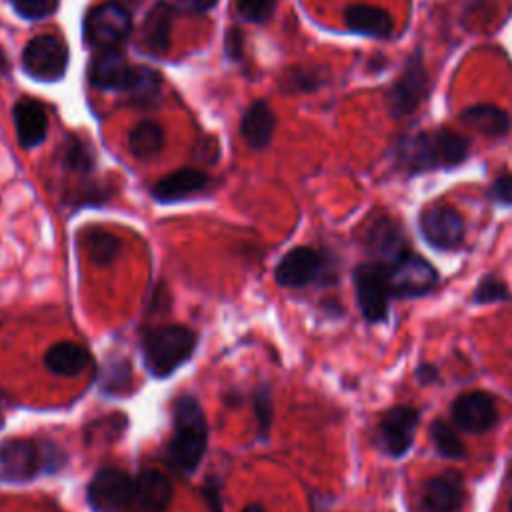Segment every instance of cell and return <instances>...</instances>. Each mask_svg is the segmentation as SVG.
<instances>
[{
  "instance_id": "27",
  "label": "cell",
  "mask_w": 512,
  "mask_h": 512,
  "mask_svg": "<svg viewBox=\"0 0 512 512\" xmlns=\"http://www.w3.org/2000/svg\"><path fill=\"white\" fill-rule=\"evenodd\" d=\"M82 246L86 250V256L96 264V266H108L112 264L118 254H120V238L104 228L98 226H88L82 232Z\"/></svg>"
},
{
  "instance_id": "7",
  "label": "cell",
  "mask_w": 512,
  "mask_h": 512,
  "mask_svg": "<svg viewBox=\"0 0 512 512\" xmlns=\"http://www.w3.org/2000/svg\"><path fill=\"white\" fill-rule=\"evenodd\" d=\"M134 476L120 466H102L86 484V502L92 512H126Z\"/></svg>"
},
{
  "instance_id": "26",
  "label": "cell",
  "mask_w": 512,
  "mask_h": 512,
  "mask_svg": "<svg viewBox=\"0 0 512 512\" xmlns=\"http://www.w3.org/2000/svg\"><path fill=\"white\" fill-rule=\"evenodd\" d=\"M164 142V130L154 120H140L128 134V148L136 160H150L164 148Z\"/></svg>"
},
{
  "instance_id": "39",
  "label": "cell",
  "mask_w": 512,
  "mask_h": 512,
  "mask_svg": "<svg viewBox=\"0 0 512 512\" xmlns=\"http://www.w3.org/2000/svg\"><path fill=\"white\" fill-rule=\"evenodd\" d=\"M224 48H226L228 58H232V60H238V58L242 56V34H240V30L230 28V30L226 32Z\"/></svg>"
},
{
  "instance_id": "38",
  "label": "cell",
  "mask_w": 512,
  "mask_h": 512,
  "mask_svg": "<svg viewBox=\"0 0 512 512\" xmlns=\"http://www.w3.org/2000/svg\"><path fill=\"white\" fill-rule=\"evenodd\" d=\"M202 500L206 502V508L210 512H224L222 508V490H220V480L218 476H208L200 488Z\"/></svg>"
},
{
  "instance_id": "11",
  "label": "cell",
  "mask_w": 512,
  "mask_h": 512,
  "mask_svg": "<svg viewBox=\"0 0 512 512\" xmlns=\"http://www.w3.org/2000/svg\"><path fill=\"white\" fill-rule=\"evenodd\" d=\"M22 68L38 82H58L68 68V48L58 36H36L22 52Z\"/></svg>"
},
{
  "instance_id": "1",
  "label": "cell",
  "mask_w": 512,
  "mask_h": 512,
  "mask_svg": "<svg viewBox=\"0 0 512 512\" xmlns=\"http://www.w3.org/2000/svg\"><path fill=\"white\" fill-rule=\"evenodd\" d=\"M208 448V420L192 394H180L172 404V434L164 448V462L178 476H192Z\"/></svg>"
},
{
  "instance_id": "44",
  "label": "cell",
  "mask_w": 512,
  "mask_h": 512,
  "mask_svg": "<svg viewBox=\"0 0 512 512\" xmlns=\"http://www.w3.org/2000/svg\"><path fill=\"white\" fill-rule=\"evenodd\" d=\"M510 512H512V500H510Z\"/></svg>"
},
{
  "instance_id": "5",
  "label": "cell",
  "mask_w": 512,
  "mask_h": 512,
  "mask_svg": "<svg viewBox=\"0 0 512 512\" xmlns=\"http://www.w3.org/2000/svg\"><path fill=\"white\" fill-rule=\"evenodd\" d=\"M430 80L422 52L414 50L406 60L400 76L384 94V106L392 118L410 116L426 98Z\"/></svg>"
},
{
  "instance_id": "22",
  "label": "cell",
  "mask_w": 512,
  "mask_h": 512,
  "mask_svg": "<svg viewBox=\"0 0 512 512\" xmlns=\"http://www.w3.org/2000/svg\"><path fill=\"white\" fill-rule=\"evenodd\" d=\"M274 128H276V116L268 106V102L264 100L252 102L242 114L240 134L244 142L254 150H262L270 144L274 136Z\"/></svg>"
},
{
  "instance_id": "34",
  "label": "cell",
  "mask_w": 512,
  "mask_h": 512,
  "mask_svg": "<svg viewBox=\"0 0 512 512\" xmlns=\"http://www.w3.org/2000/svg\"><path fill=\"white\" fill-rule=\"evenodd\" d=\"M512 298V294H510V290H508V286L500 280V278H496V276H484L478 284H476V288H474V292H472V300L476 302V304H494V302H506V300H510Z\"/></svg>"
},
{
  "instance_id": "30",
  "label": "cell",
  "mask_w": 512,
  "mask_h": 512,
  "mask_svg": "<svg viewBox=\"0 0 512 512\" xmlns=\"http://www.w3.org/2000/svg\"><path fill=\"white\" fill-rule=\"evenodd\" d=\"M430 440H432L436 452H438L442 458L460 460V458H464V454H466V448H464L460 436H458V434L454 432V428H452L446 420H442V418H438V420L432 422V426H430Z\"/></svg>"
},
{
  "instance_id": "40",
  "label": "cell",
  "mask_w": 512,
  "mask_h": 512,
  "mask_svg": "<svg viewBox=\"0 0 512 512\" xmlns=\"http://www.w3.org/2000/svg\"><path fill=\"white\" fill-rule=\"evenodd\" d=\"M414 378L420 382V384H432L438 380V368L430 362H420L414 370Z\"/></svg>"
},
{
  "instance_id": "13",
  "label": "cell",
  "mask_w": 512,
  "mask_h": 512,
  "mask_svg": "<svg viewBox=\"0 0 512 512\" xmlns=\"http://www.w3.org/2000/svg\"><path fill=\"white\" fill-rule=\"evenodd\" d=\"M422 238L436 250H456L464 242L466 226L460 212L448 204H432L418 218Z\"/></svg>"
},
{
  "instance_id": "8",
  "label": "cell",
  "mask_w": 512,
  "mask_h": 512,
  "mask_svg": "<svg viewBox=\"0 0 512 512\" xmlns=\"http://www.w3.org/2000/svg\"><path fill=\"white\" fill-rule=\"evenodd\" d=\"M352 278H354L356 300H358L364 320H368L372 324L386 322L388 306H390V298H392L390 288H388L386 268L368 260L354 268Z\"/></svg>"
},
{
  "instance_id": "42",
  "label": "cell",
  "mask_w": 512,
  "mask_h": 512,
  "mask_svg": "<svg viewBox=\"0 0 512 512\" xmlns=\"http://www.w3.org/2000/svg\"><path fill=\"white\" fill-rule=\"evenodd\" d=\"M240 512H266L260 504H248V506H244Z\"/></svg>"
},
{
  "instance_id": "21",
  "label": "cell",
  "mask_w": 512,
  "mask_h": 512,
  "mask_svg": "<svg viewBox=\"0 0 512 512\" xmlns=\"http://www.w3.org/2000/svg\"><path fill=\"white\" fill-rule=\"evenodd\" d=\"M344 24L350 32L376 40H384L394 32V20L384 8L362 2L350 4L344 10Z\"/></svg>"
},
{
  "instance_id": "15",
  "label": "cell",
  "mask_w": 512,
  "mask_h": 512,
  "mask_svg": "<svg viewBox=\"0 0 512 512\" xmlns=\"http://www.w3.org/2000/svg\"><path fill=\"white\" fill-rule=\"evenodd\" d=\"M452 422L470 434H482L496 426L498 410L494 398L482 390L460 394L450 408Z\"/></svg>"
},
{
  "instance_id": "20",
  "label": "cell",
  "mask_w": 512,
  "mask_h": 512,
  "mask_svg": "<svg viewBox=\"0 0 512 512\" xmlns=\"http://www.w3.org/2000/svg\"><path fill=\"white\" fill-rule=\"evenodd\" d=\"M12 118H14L16 138L22 148L30 150L44 142L48 132V116L40 102L32 98L18 100L12 108Z\"/></svg>"
},
{
  "instance_id": "37",
  "label": "cell",
  "mask_w": 512,
  "mask_h": 512,
  "mask_svg": "<svg viewBox=\"0 0 512 512\" xmlns=\"http://www.w3.org/2000/svg\"><path fill=\"white\" fill-rule=\"evenodd\" d=\"M488 198L502 206H512V174H504L492 180L488 188Z\"/></svg>"
},
{
  "instance_id": "32",
  "label": "cell",
  "mask_w": 512,
  "mask_h": 512,
  "mask_svg": "<svg viewBox=\"0 0 512 512\" xmlns=\"http://www.w3.org/2000/svg\"><path fill=\"white\" fill-rule=\"evenodd\" d=\"M62 164L68 172L72 174H90L92 168H94V154H92V148L78 140V138H72L68 144H66V150H64V156H62Z\"/></svg>"
},
{
  "instance_id": "43",
  "label": "cell",
  "mask_w": 512,
  "mask_h": 512,
  "mask_svg": "<svg viewBox=\"0 0 512 512\" xmlns=\"http://www.w3.org/2000/svg\"><path fill=\"white\" fill-rule=\"evenodd\" d=\"M2 426H4V414L0 412V428H2Z\"/></svg>"
},
{
  "instance_id": "25",
  "label": "cell",
  "mask_w": 512,
  "mask_h": 512,
  "mask_svg": "<svg viewBox=\"0 0 512 512\" xmlns=\"http://www.w3.org/2000/svg\"><path fill=\"white\" fill-rule=\"evenodd\" d=\"M460 122L486 136H504L510 132V116L494 104H474L462 110Z\"/></svg>"
},
{
  "instance_id": "41",
  "label": "cell",
  "mask_w": 512,
  "mask_h": 512,
  "mask_svg": "<svg viewBox=\"0 0 512 512\" xmlns=\"http://www.w3.org/2000/svg\"><path fill=\"white\" fill-rule=\"evenodd\" d=\"M180 6H184L190 12H206L212 6H216L218 0H176Z\"/></svg>"
},
{
  "instance_id": "3",
  "label": "cell",
  "mask_w": 512,
  "mask_h": 512,
  "mask_svg": "<svg viewBox=\"0 0 512 512\" xmlns=\"http://www.w3.org/2000/svg\"><path fill=\"white\" fill-rule=\"evenodd\" d=\"M66 464V450L52 440L16 436L0 442V484L22 486L58 474Z\"/></svg>"
},
{
  "instance_id": "14",
  "label": "cell",
  "mask_w": 512,
  "mask_h": 512,
  "mask_svg": "<svg viewBox=\"0 0 512 512\" xmlns=\"http://www.w3.org/2000/svg\"><path fill=\"white\" fill-rule=\"evenodd\" d=\"M364 246L370 260L386 270L410 252L402 226L390 216H380L368 224L364 232Z\"/></svg>"
},
{
  "instance_id": "18",
  "label": "cell",
  "mask_w": 512,
  "mask_h": 512,
  "mask_svg": "<svg viewBox=\"0 0 512 512\" xmlns=\"http://www.w3.org/2000/svg\"><path fill=\"white\" fill-rule=\"evenodd\" d=\"M210 184V176L200 168H178L162 176L150 190L158 204H172L204 192Z\"/></svg>"
},
{
  "instance_id": "17",
  "label": "cell",
  "mask_w": 512,
  "mask_h": 512,
  "mask_svg": "<svg viewBox=\"0 0 512 512\" xmlns=\"http://www.w3.org/2000/svg\"><path fill=\"white\" fill-rule=\"evenodd\" d=\"M464 504V482L460 472L444 470L426 480L422 488V508L426 512H460Z\"/></svg>"
},
{
  "instance_id": "36",
  "label": "cell",
  "mask_w": 512,
  "mask_h": 512,
  "mask_svg": "<svg viewBox=\"0 0 512 512\" xmlns=\"http://www.w3.org/2000/svg\"><path fill=\"white\" fill-rule=\"evenodd\" d=\"M12 8L28 20H40L50 16L58 8V0H10Z\"/></svg>"
},
{
  "instance_id": "6",
  "label": "cell",
  "mask_w": 512,
  "mask_h": 512,
  "mask_svg": "<svg viewBox=\"0 0 512 512\" xmlns=\"http://www.w3.org/2000/svg\"><path fill=\"white\" fill-rule=\"evenodd\" d=\"M332 260L314 246H294L274 268V280L282 288H304L328 276Z\"/></svg>"
},
{
  "instance_id": "24",
  "label": "cell",
  "mask_w": 512,
  "mask_h": 512,
  "mask_svg": "<svg viewBox=\"0 0 512 512\" xmlns=\"http://www.w3.org/2000/svg\"><path fill=\"white\" fill-rule=\"evenodd\" d=\"M172 8L166 2H158L148 12L142 26V42L150 54L162 56L170 50Z\"/></svg>"
},
{
  "instance_id": "4",
  "label": "cell",
  "mask_w": 512,
  "mask_h": 512,
  "mask_svg": "<svg viewBox=\"0 0 512 512\" xmlns=\"http://www.w3.org/2000/svg\"><path fill=\"white\" fill-rule=\"evenodd\" d=\"M198 348V334L182 324L150 326L140 336V354L152 378H168L184 366Z\"/></svg>"
},
{
  "instance_id": "9",
  "label": "cell",
  "mask_w": 512,
  "mask_h": 512,
  "mask_svg": "<svg viewBox=\"0 0 512 512\" xmlns=\"http://www.w3.org/2000/svg\"><path fill=\"white\" fill-rule=\"evenodd\" d=\"M388 288L392 298H418L436 288L438 270L420 254L406 252L388 270Z\"/></svg>"
},
{
  "instance_id": "23",
  "label": "cell",
  "mask_w": 512,
  "mask_h": 512,
  "mask_svg": "<svg viewBox=\"0 0 512 512\" xmlns=\"http://www.w3.org/2000/svg\"><path fill=\"white\" fill-rule=\"evenodd\" d=\"M44 366L54 376H78L84 372L90 362L92 354L78 342H56L44 352Z\"/></svg>"
},
{
  "instance_id": "19",
  "label": "cell",
  "mask_w": 512,
  "mask_h": 512,
  "mask_svg": "<svg viewBox=\"0 0 512 512\" xmlns=\"http://www.w3.org/2000/svg\"><path fill=\"white\" fill-rule=\"evenodd\" d=\"M132 66L118 48H106L96 54L88 68V80L94 88L106 92H126Z\"/></svg>"
},
{
  "instance_id": "28",
  "label": "cell",
  "mask_w": 512,
  "mask_h": 512,
  "mask_svg": "<svg viewBox=\"0 0 512 512\" xmlns=\"http://www.w3.org/2000/svg\"><path fill=\"white\" fill-rule=\"evenodd\" d=\"M132 386V364L126 356H110L100 370V392L106 396H120Z\"/></svg>"
},
{
  "instance_id": "10",
  "label": "cell",
  "mask_w": 512,
  "mask_h": 512,
  "mask_svg": "<svg viewBox=\"0 0 512 512\" xmlns=\"http://www.w3.org/2000/svg\"><path fill=\"white\" fill-rule=\"evenodd\" d=\"M132 30L130 12L120 2L94 6L84 20V38L90 46L106 50L122 44Z\"/></svg>"
},
{
  "instance_id": "31",
  "label": "cell",
  "mask_w": 512,
  "mask_h": 512,
  "mask_svg": "<svg viewBox=\"0 0 512 512\" xmlns=\"http://www.w3.org/2000/svg\"><path fill=\"white\" fill-rule=\"evenodd\" d=\"M252 408H254V416H256V436L260 442H266L270 436L272 420H274L272 390L266 382H260L252 390Z\"/></svg>"
},
{
  "instance_id": "35",
  "label": "cell",
  "mask_w": 512,
  "mask_h": 512,
  "mask_svg": "<svg viewBox=\"0 0 512 512\" xmlns=\"http://www.w3.org/2000/svg\"><path fill=\"white\" fill-rule=\"evenodd\" d=\"M276 10V0H238L236 12L248 22H266Z\"/></svg>"
},
{
  "instance_id": "12",
  "label": "cell",
  "mask_w": 512,
  "mask_h": 512,
  "mask_svg": "<svg viewBox=\"0 0 512 512\" xmlns=\"http://www.w3.org/2000/svg\"><path fill=\"white\" fill-rule=\"evenodd\" d=\"M420 412L408 404H396L378 422V446L390 458H402L414 444Z\"/></svg>"
},
{
  "instance_id": "29",
  "label": "cell",
  "mask_w": 512,
  "mask_h": 512,
  "mask_svg": "<svg viewBox=\"0 0 512 512\" xmlns=\"http://www.w3.org/2000/svg\"><path fill=\"white\" fill-rule=\"evenodd\" d=\"M160 86H162V78L156 70H152L148 66H132L126 94H130V98L136 104L148 106L158 98Z\"/></svg>"
},
{
  "instance_id": "2",
  "label": "cell",
  "mask_w": 512,
  "mask_h": 512,
  "mask_svg": "<svg viewBox=\"0 0 512 512\" xmlns=\"http://www.w3.org/2000/svg\"><path fill=\"white\" fill-rule=\"evenodd\" d=\"M470 152V142L456 130L438 128L402 136L394 146L396 164L408 174L460 166Z\"/></svg>"
},
{
  "instance_id": "33",
  "label": "cell",
  "mask_w": 512,
  "mask_h": 512,
  "mask_svg": "<svg viewBox=\"0 0 512 512\" xmlns=\"http://www.w3.org/2000/svg\"><path fill=\"white\" fill-rule=\"evenodd\" d=\"M324 84L322 68H294L282 78V90L286 94L312 92Z\"/></svg>"
},
{
  "instance_id": "16",
  "label": "cell",
  "mask_w": 512,
  "mask_h": 512,
  "mask_svg": "<svg viewBox=\"0 0 512 512\" xmlns=\"http://www.w3.org/2000/svg\"><path fill=\"white\" fill-rule=\"evenodd\" d=\"M172 496L174 490L164 472L156 468H142L134 476L126 512H166L172 504Z\"/></svg>"
}]
</instances>
